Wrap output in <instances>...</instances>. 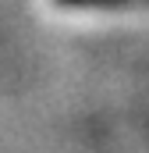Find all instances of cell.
<instances>
[{
  "label": "cell",
  "instance_id": "6da1fadb",
  "mask_svg": "<svg viewBox=\"0 0 149 153\" xmlns=\"http://www.w3.org/2000/svg\"><path fill=\"white\" fill-rule=\"evenodd\" d=\"M53 7L60 11H74V14H117V11H128V14H139L149 11V0H53Z\"/></svg>",
  "mask_w": 149,
  "mask_h": 153
}]
</instances>
